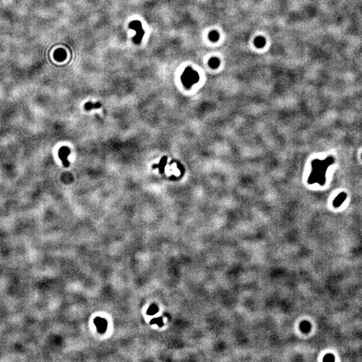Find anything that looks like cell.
<instances>
[{
    "label": "cell",
    "instance_id": "1",
    "mask_svg": "<svg viewBox=\"0 0 362 362\" xmlns=\"http://www.w3.org/2000/svg\"><path fill=\"white\" fill-rule=\"evenodd\" d=\"M335 159L333 156L326 157L325 160L315 159L311 163L312 171L308 179L309 184L318 183L323 186L326 181V172L329 166L334 163Z\"/></svg>",
    "mask_w": 362,
    "mask_h": 362
},
{
    "label": "cell",
    "instance_id": "2",
    "mask_svg": "<svg viewBox=\"0 0 362 362\" xmlns=\"http://www.w3.org/2000/svg\"><path fill=\"white\" fill-rule=\"evenodd\" d=\"M199 79L200 77L198 73L191 67H186L181 77L183 86L188 89H190L193 85L199 81Z\"/></svg>",
    "mask_w": 362,
    "mask_h": 362
},
{
    "label": "cell",
    "instance_id": "3",
    "mask_svg": "<svg viewBox=\"0 0 362 362\" xmlns=\"http://www.w3.org/2000/svg\"><path fill=\"white\" fill-rule=\"evenodd\" d=\"M128 26L129 28H131L132 30H134L136 32V35L132 39L133 42L135 44H139L141 43L144 34H145V31L143 29L141 22H139L138 20H134L129 23Z\"/></svg>",
    "mask_w": 362,
    "mask_h": 362
},
{
    "label": "cell",
    "instance_id": "4",
    "mask_svg": "<svg viewBox=\"0 0 362 362\" xmlns=\"http://www.w3.org/2000/svg\"><path fill=\"white\" fill-rule=\"evenodd\" d=\"M70 154V150L67 146H62L58 150V157L62 161L64 166H69L70 162L68 160V156Z\"/></svg>",
    "mask_w": 362,
    "mask_h": 362
},
{
    "label": "cell",
    "instance_id": "5",
    "mask_svg": "<svg viewBox=\"0 0 362 362\" xmlns=\"http://www.w3.org/2000/svg\"><path fill=\"white\" fill-rule=\"evenodd\" d=\"M95 324L100 333H104L107 328V322L105 319L101 318H96L95 319Z\"/></svg>",
    "mask_w": 362,
    "mask_h": 362
},
{
    "label": "cell",
    "instance_id": "6",
    "mask_svg": "<svg viewBox=\"0 0 362 362\" xmlns=\"http://www.w3.org/2000/svg\"><path fill=\"white\" fill-rule=\"evenodd\" d=\"M347 194L344 192L341 193L340 194H339L337 197L335 198L334 201H333V206H334V207L335 208L339 207L341 205L342 203H344L345 201V199L347 198Z\"/></svg>",
    "mask_w": 362,
    "mask_h": 362
},
{
    "label": "cell",
    "instance_id": "7",
    "mask_svg": "<svg viewBox=\"0 0 362 362\" xmlns=\"http://www.w3.org/2000/svg\"><path fill=\"white\" fill-rule=\"evenodd\" d=\"M167 160L168 158L166 156H164L162 159L160 160V162L158 163V164H154L152 166V168L154 169H159V172L160 173H163L164 171V168L165 166L166 165V162H167Z\"/></svg>",
    "mask_w": 362,
    "mask_h": 362
},
{
    "label": "cell",
    "instance_id": "8",
    "mask_svg": "<svg viewBox=\"0 0 362 362\" xmlns=\"http://www.w3.org/2000/svg\"><path fill=\"white\" fill-rule=\"evenodd\" d=\"M300 329L302 333H308L311 329V325L308 321H304L300 324Z\"/></svg>",
    "mask_w": 362,
    "mask_h": 362
},
{
    "label": "cell",
    "instance_id": "9",
    "mask_svg": "<svg viewBox=\"0 0 362 362\" xmlns=\"http://www.w3.org/2000/svg\"><path fill=\"white\" fill-rule=\"evenodd\" d=\"M266 39L262 36H257L254 40V44L255 46L258 48H263L266 44Z\"/></svg>",
    "mask_w": 362,
    "mask_h": 362
},
{
    "label": "cell",
    "instance_id": "10",
    "mask_svg": "<svg viewBox=\"0 0 362 362\" xmlns=\"http://www.w3.org/2000/svg\"><path fill=\"white\" fill-rule=\"evenodd\" d=\"M66 56H67V53H66V52L63 49L58 50L55 53V54H54V57H55L56 60L58 61L64 60L66 58Z\"/></svg>",
    "mask_w": 362,
    "mask_h": 362
},
{
    "label": "cell",
    "instance_id": "11",
    "mask_svg": "<svg viewBox=\"0 0 362 362\" xmlns=\"http://www.w3.org/2000/svg\"><path fill=\"white\" fill-rule=\"evenodd\" d=\"M101 104L97 102L95 103H91V102H87V103L85 104V110L86 111H89L93 110V109H98L99 107H101Z\"/></svg>",
    "mask_w": 362,
    "mask_h": 362
},
{
    "label": "cell",
    "instance_id": "12",
    "mask_svg": "<svg viewBox=\"0 0 362 362\" xmlns=\"http://www.w3.org/2000/svg\"><path fill=\"white\" fill-rule=\"evenodd\" d=\"M220 65V60L218 58L213 57L209 60V65L211 68H217Z\"/></svg>",
    "mask_w": 362,
    "mask_h": 362
},
{
    "label": "cell",
    "instance_id": "13",
    "mask_svg": "<svg viewBox=\"0 0 362 362\" xmlns=\"http://www.w3.org/2000/svg\"><path fill=\"white\" fill-rule=\"evenodd\" d=\"M219 33L217 31H215V30H213V31L210 32L209 33V39L211 42H217V40H219Z\"/></svg>",
    "mask_w": 362,
    "mask_h": 362
},
{
    "label": "cell",
    "instance_id": "14",
    "mask_svg": "<svg viewBox=\"0 0 362 362\" xmlns=\"http://www.w3.org/2000/svg\"><path fill=\"white\" fill-rule=\"evenodd\" d=\"M323 361H335V356L331 353L326 354L323 359Z\"/></svg>",
    "mask_w": 362,
    "mask_h": 362
},
{
    "label": "cell",
    "instance_id": "15",
    "mask_svg": "<svg viewBox=\"0 0 362 362\" xmlns=\"http://www.w3.org/2000/svg\"><path fill=\"white\" fill-rule=\"evenodd\" d=\"M158 311V307L156 306H155V305H152V306L150 307V309H148L147 313L148 314H150V315H153V314L156 313Z\"/></svg>",
    "mask_w": 362,
    "mask_h": 362
},
{
    "label": "cell",
    "instance_id": "16",
    "mask_svg": "<svg viewBox=\"0 0 362 362\" xmlns=\"http://www.w3.org/2000/svg\"><path fill=\"white\" fill-rule=\"evenodd\" d=\"M151 323H155L157 324L159 326H162L163 322H162V318H156V319H154L153 320L151 321Z\"/></svg>",
    "mask_w": 362,
    "mask_h": 362
},
{
    "label": "cell",
    "instance_id": "17",
    "mask_svg": "<svg viewBox=\"0 0 362 362\" xmlns=\"http://www.w3.org/2000/svg\"><path fill=\"white\" fill-rule=\"evenodd\" d=\"M361 158H362V155H361Z\"/></svg>",
    "mask_w": 362,
    "mask_h": 362
}]
</instances>
